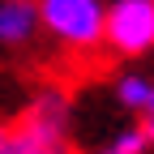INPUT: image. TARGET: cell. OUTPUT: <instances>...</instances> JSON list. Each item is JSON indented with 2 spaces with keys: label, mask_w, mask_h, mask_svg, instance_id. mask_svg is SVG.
Here are the masks:
<instances>
[{
  "label": "cell",
  "mask_w": 154,
  "mask_h": 154,
  "mask_svg": "<svg viewBox=\"0 0 154 154\" xmlns=\"http://www.w3.org/2000/svg\"><path fill=\"white\" fill-rule=\"evenodd\" d=\"M5 128H9V124H0V137H5Z\"/></svg>",
  "instance_id": "cell-9"
},
{
  "label": "cell",
  "mask_w": 154,
  "mask_h": 154,
  "mask_svg": "<svg viewBox=\"0 0 154 154\" xmlns=\"http://www.w3.org/2000/svg\"><path fill=\"white\" fill-rule=\"evenodd\" d=\"M0 154H69V141L43 137V133H34L30 124L17 120L13 128H5V137H0Z\"/></svg>",
  "instance_id": "cell-5"
},
{
  "label": "cell",
  "mask_w": 154,
  "mask_h": 154,
  "mask_svg": "<svg viewBox=\"0 0 154 154\" xmlns=\"http://www.w3.org/2000/svg\"><path fill=\"white\" fill-rule=\"evenodd\" d=\"M146 133H141V124H133V128H124V133H116V137L103 146V154H146Z\"/></svg>",
  "instance_id": "cell-7"
},
{
  "label": "cell",
  "mask_w": 154,
  "mask_h": 154,
  "mask_svg": "<svg viewBox=\"0 0 154 154\" xmlns=\"http://www.w3.org/2000/svg\"><path fill=\"white\" fill-rule=\"evenodd\" d=\"M38 34V9L34 0H0V47H30Z\"/></svg>",
  "instance_id": "cell-4"
},
{
  "label": "cell",
  "mask_w": 154,
  "mask_h": 154,
  "mask_svg": "<svg viewBox=\"0 0 154 154\" xmlns=\"http://www.w3.org/2000/svg\"><path fill=\"white\" fill-rule=\"evenodd\" d=\"M116 103H120L124 111H137L146 116L154 107V82L146 73H124V77H116Z\"/></svg>",
  "instance_id": "cell-6"
},
{
  "label": "cell",
  "mask_w": 154,
  "mask_h": 154,
  "mask_svg": "<svg viewBox=\"0 0 154 154\" xmlns=\"http://www.w3.org/2000/svg\"><path fill=\"white\" fill-rule=\"evenodd\" d=\"M141 133H146V141L154 146V107H150V111L141 116Z\"/></svg>",
  "instance_id": "cell-8"
},
{
  "label": "cell",
  "mask_w": 154,
  "mask_h": 154,
  "mask_svg": "<svg viewBox=\"0 0 154 154\" xmlns=\"http://www.w3.org/2000/svg\"><path fill=\"white\" fill-rule=\"evenodd\" d=\"M22 124H30L34 133L43 137H56V141H69V124H73V99L60 90V86H43L26 103L22 111Z\"/></svg>",
  "instance_id": "cell-3"
},
{
  "label": "cell",
  "mask_w": 154,
  "mask_h": 154,
  "mask_svg": "<svg viewBox=\"0 0 154 154\" xmlns=\"http://www.w3.org/2000/svg\"><path fill=\"white\" fill-rule=\"evenodd\" d=\"M103 43L116 56L154 51V0H111L103 13Z\"/></svg>",
  "instance_id": "cell-2"
},
{
  "label": "cell",
  "mask_w": 154,
  "mask_h": 154,
  "mask_svg": "<svg viewBox=\"0 0 154 154\" xmlns=\"http://www.w3.org/2000/svg\"><path fill=\"white\" fill-rule=\"evenodd\" d=\"M38 30H47L56 43L73 51H90L103 43V0H34Z\"/></svg>",
  "instance_id": "cell-1"
}]
</instances>
